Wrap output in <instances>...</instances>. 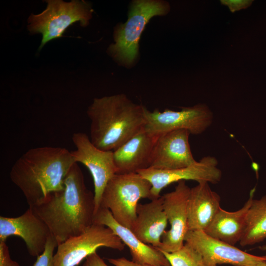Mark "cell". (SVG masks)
<instances>
[{"mask_svg": "<svg viewBox=\"0 0 266 266\" xmlns=\"http://www.w3.org/2000/svg\"><path fill=\"white\" fill-rule=\"evenodd\" d=\"M31 207L47 225L58 245L81 234L93 224L95 195L87 188L82 171L75 163L65 179L64 189Z\"/></svg>", "mask_w": 266, "mask_h": 266, "instance_id": "6da1fadb", "label": "cell"}, {"mask_svg": "<svg viewBox=\"0 0 266 266\" xmlns=\"http://www.w3.org/2000/svg\"><path fill=\"white\" fill-rule=\"evenodd\" d=\"M75 163L71 151L65 148H33L14 163L10 178L22 192L29 207H33L50 194L64 189L65 179Z\"/></svg>", "mask_w": 266, "mask_h": 266, "instance_id": "7a4b0ae2", "label": "cell"}, {"mask_svg": "<svg viewBox=\"0 0 266 266\" xmlns=\"http://www.w3.org/2000/svg\"><path fill=\"white\" fill-rule=\"evenodd\" d=\"M144 107L124 94L95 98L87 110L91 142L101 150L114 151L144 128Z\"/></svg>", "mask_w": 266, "mask_h": 266, "instance_id": "3957f363", "label": "cell"}, {"mask_svg": "<svg viewBox=\"0 0 266 266\" xmlns=\"http://www.w3.org/2000/svg\"><path fill=\"white\" fill-rule=\"evenodd\" d=\"M170 6L161 0H135L132 2L128 19L114 30V42L108 48L109 54L117 62L129 66L138 54L139 41L146 24L153 17L168 13Z\"/></svg>", "mask_w": 266, "mask_h": 266, "instance_id": "277c9868", "label": "cell"}, {"mask_svg": "<svg viewBox=\"0 0 266 266\" xmlns=\"http://www.w3.org/2000/svg\"><path fill=\"white\" fill-rule=\"evenodd\" d=\"M151 188L150 183L138 173L116 174L104 188L100 206L109 209L118 223L131 230L139 200H153Z\"/></svg>", "mask_w": 266, "mask_h": 266, "instance_id": "5b68a950", "label": "cell"}, {"mask_svg": "<svg viewBox=\"0 0 266 266\" xmlns=\"http://www.w3.org/2000/svg\"><path fill=\"white\" fill-rule=\"evenodd\" d=\"M46 9L38 14H31L28 19V30L31 33H41L42 38L40 50L48 41L63 36L66 30L72 24L79 22L86 27L92 18V10L84 0H46Z\"/></svg>", "mask_w": 266, "mask_h": 266, "instance_id": "8992f818", "label": "cell"}, {"mask_svg": "<svg viewBox=\"0 0 266 266\" xmlns=\"http://www.w3.org/2000/svg\"><path fill=\"white\" fill-rule=\"evenodd\" d=\"M144 129L150 133L160 134L178 130H185L190 134H200L205 131L213 122V113L204 104L183 107L180 111L166 109L153 111L144 109Z\"/></svg>", "mask_w": 266, "mask_h": 266, "instance_id": "52a82bcc", "label": "cell"}, {"mask_svg": "<svg viewBox=\"0 0 266 266\" xmlns=\"http://www.w3.org/2000/svg\"><path fill=\"white\" fill-rule=\"evenodd\" d=\"M101 247L122 251L125 245L109 228L93 223L81 234L58 245L54 266H76Z\"/></svg>", "mask_w": 266, "mask_h": 266, "instance_id": "ba28073f", "label": "cell"}, {"mask_svg": "<svg viewBox=\"0 0 266 266\" xmlns=\"http://www.w3.org/2000/svg\"><path fill=\"white\" fill-rule=\"evenodd\" d=\"M218 161L213 156H207L195 164L182 168L158 169L152 168L139 170L137 173L151 184L153 200L160 197L162 190L170 184L182 180H194L198 183H218L222 171L218 167Z\"/></svg>", "mask_w": 266, "mask_h": 266, "instance_id": "9c48e42d", "label": "cell"}, {"mask_svg": "<svg viewBox=\"0 0 266 266\" xmlns=\"http://www.w3.org/2000/svg\"><path fill=\"white\" fill-rule=\"evenodd\" d=\"M72 140L76 148L71 151L75 162L85 166L93 179L95 213L100 205L105 187L116 174L113 151L98 148L91 142L88 135L83 132L74 133Z\"/></svg>", "mask_w": 266, "mask_h": 266, "instance_id": "30bf717a", "label": "cell"}, {"mask_svg": "<svg viewBox=\"0 0 266 266\" xmlns=\"http://www.w3.org/2000/svg\"><path fill=\"white\" fill-rule=\"evenodd\" d=\"M184 241L201 256L205 266L230 264L234 266H255L266 261V256H258L214 238L203 231H188Z\"/></svg>", "mask_w": 266, "mask_h": 266, "instance_id": "8fae6325", "label": "cell"}, {"mask_svg": "<svg viewBox=\"0 0 266 266\" xmlns=\"http://www.w3.org/2000/svg\"><path fill=\"white\" fill-rule=\"evenodd\" d=\"M191 188L186 181L178 182L173 191L163 196V207L170 228L164 233L158 249L174 252L184 244L188 231L187 202Z\"/></svg>", "mask_w": 266, "mask_h": 266, "instance_id": "7c38bea8", "label": "cell"}, {"mask_svg": "<svg viewBox=\"0 0 266 266\" xmlns=\"http://www.w3.org/2000/svg\"><path fill=\"white\" fill-rule=\"evenodd\" d=\"M51 234L47 225L31 207L17 217H0V241H6L12 235L19 236L32 256L43 253Z\"/></svg>", "mask_w": 266, "mask_h": 266, "instance_id": "4fadbf2b", "label": "cell"}, {"mask_svg": "<svg viewBox=\"0 0 266 266\" xmlns=\"http://www.w3.org/2000/svg\"><path fill=\"white\" fill-rule=\"evenodd\" d=\"M190 133L185 130L169 132L158 136L149 168L175 169L195 164L190 143Z\"/></svg>", "mask_w": 266, "mask_h": 266, "instance_id": "5bb4252c", "label": "cell"}, {"mask_svg": "<svg viewBox=\"0 0 266 266\" xmlns=\"http://www.w3.org/2000/svg\"><path fill=\"white\" fill-rule=\"evenodd\" d=\"M93 223L109 228L128 247L133 262L153 266H170L162 251L143 242L130 229L118 223L107 208L100 206L95 213Z\"/></svg>", "mask_w": 266, "mask_h": 266, "instance_id": "9a60e30c", "label": "cell"}, {"mask_svg": "<svg viewBox=\"0 0 266 266\" xmlns=\"http://www.w3.org/2000/svg\"><path fill=\"white\" fill-rule=\"evenodd\" d=\"M158 137L143 128L113 151L116 174L137 173L139 170L149 168Z\"/></svg>", "mask_w": 266, "mask_h": 266, "instance_id": "2e32d148", "label": "cell"}, {"mask_svg": "<svg viewBox=\"0 0 266 266\" xmlns=\"http://www.w3.org/2000/svg\"><path fill=\"white\" fill-rule=\"evenodd\" d=\"M167 223L163 197L161 196L148 203H138L136 218L131 231L141 241L158 249Z\"/></svg>", "mask_w": 266, "mask_h": 266, "instance_id": "e0dca14e", "label": "cell"}, {"mask_svg": "<svg viewBox=\"0 0 266 266\" xmlns=\"http://www.w3.org/2000/svg\"><path fill=\"white\" fill-rule=\"evenodd\" d=\"M221 198L203 182L191 188L187 202L188 231H203L221 208Z\"/></svg>", "mask_w": 266, "mask_h": 266, "instance_id": "ac0fdd59", "label": "cell"}, {"mask_svg": "<svg viewBox=\"0 0 266 266\" xmlns=\"http://www.w3.org/2000/svg\"><path fill=\"white\" fill-rule=\"evenodd\" d=\"M255 190L254 188L251 190L248 200L239 209L231 212L221 207L204 232L214 238L232 245L239 242L244 233L246 215L254 199Z\"/></svg>", "mask_w": 266, "mask_h": 266, "instance_id": "d6986e66", "label": "cell"}, {"mask_svg": "<svg viewBox=\"0 0 266 266\" xmlns=\"http://www.w3.org/2000/svg\"><path fill=\"white\" fill-rule=\"evenodd\" d=\"M266 239V195L253 199L248 209L240 245H254Z\"/></svg>", "mask_w": 266, "mask_h": 266, "instance_id": "ffe728a7", "label": "cell"}, {"mask_svg": "<svg viewBox=\"0 0 266 266\" xmlns=\"http://www.w3.org/2000/svg\"><path fill=\"white\" fill-rule=\"evenodd\" d=\"M162 252L170 266H205L201 255L185 242L181 248L174 252Z\"/></svg>", "mask_w": 266, "mask_h": 266, "instance_id": "44dd1931", "label": "cell"}, {"mask_svg": "<svg viewBox=\"0 0 266 266\" xmlns=\"http://www.w3.org/2000/svg\"><path fill=\"white\" fill-rule=\"evenodd\" d=\"M57 246L56 239L51 234L48 238L44 251L37 257L33 266H54V251Z\"/></svg>", "mask_w": 266, "mask_h": 266, "instance_id": "7402d4cb", "label": "cell"}, {"mask_svg": "<svg viewBox=\"0 0 266 266\" xmlns=\"http://www.w3.org/2000/svg\"><path fill=\"white\" fill-rule=\"evenodd\" d=\"M0 266H20L11 259L6 241H0Z\"/></svg>", "mask_w": 266, "mask_h": 266, "instance_id": "603a6c76", "label": "cell"}, {"mask_svg": "<svg viewBox=\"0 0 266 266\" xmlns=\"http://www.w3.org/2000/svg\"><path fill=\"white\" fill-rule=\"evenodd\" d=\"M252 1L249 0H221L220 1L222 4L227 6L232 13L247 8L252 4Z\"/></svg>", "mask_w": 266, "mask_h": 266, "instance_id": "cb8c5ba5", "label": "cell"}, {"mask_svg": "<svg viewBox=\"0 0 266 266\" xmlns=\"http://www.w3.org/2000/svg\"><path fill=\"white\" fill-rule=\"evenodd\" d=\"M82 266H109L96 252L88 256Z\"/></svg>", "mask_w": 266, "mask_h": 266, "instance_id": "d4e9b609", "label": "cell"}, {"mask_svg": "<svg viewBox=\"0 0 266 266\" xmlns=\"http://www.w3.org/2000/svg\"><path fill=\"white\" fill-rule=\"evenodd\" d=\"M108 262L114 266H153L148 265L139 264L129 260L125 257L119 258H109Z\"/></svg>", "mask_w": 266, "mask_h": 266, "instance_id": "484cf974", "label": "cell"}, {"mask_svg": "<svg viewBox=\"0 0 266 266\" xmlns=\"http://www.w3.org/2000/svg\"><path fill=\"white\" fill-rule=\"evenodd\" d=\"M255 266H266V261H261L258 263Z\"/></svg>", "mask_w": 266, "mask_h": 266, "instance_id": "4316f807", "label": "cell"}, {"mask_svg": "<svg viewBox=\"0 0 266 266\" xmlns=\"http://www.w3.org/2000/svg\"><path fill=\"white\" fill-rule=\"evenodd\" d=\"M261 249L262 250H263L266 252V245H265V246H263L261 247ZM265 256H266V255Z\"/></svg>", "mask_w": 266, "mask_h": 266, "instance_id": "83f0119b", "label": "cell"}]
</instances>
